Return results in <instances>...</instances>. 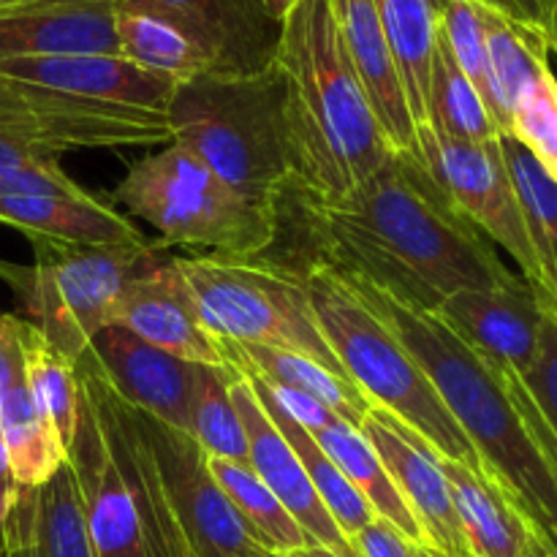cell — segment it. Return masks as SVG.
I'll return each mask as SVG.
<instances>
[{
	"label": "cell",
	"mask_w": 557,
	"mask_h": 557,
	"mask_svg": "<svg viewBox=\"0 0 557 557\" xmlns=\"http://www.w3.org/2000/svg\"><path fill=\"white\" fill-rule=\"evenodd\" d=\"M500 152H504L533 250H536L557 297V180L549 177L539 166L536 158L511 136H500Z\"/></svg>",
	"instance_id": "obj_36"
},
{
	"label": "cell",
	"mask_w": 557,
	"mask_h": 557,
	"mask_svg": "<svg viewBox=\"0 0 557 557\" xmlns=\"http://www.w3.org/2000/svg\"><path fill=\"white\" fill-rule=\"evenodd\" d=\"M232 403L237 408L239 419H243L245 438H248L250 471L286 506V511L297 520V525L302 528L310 542L321 544V547L332 549L341 557H357L351 542L343 536V531L321 504L302 462L297 460L281 430L267 417L264 406H261L259 397L253 395V389H250L248 381L237 368H232Z\"/></svg>",
	"instance_id": "obj_17"
},
{
	"label": "cell",
	"mask_w": 557,
	"mask_h": 557,
	"mask_svg": "<svg viewBox=\"0 0 557 557\" xmlns=\"http://www.w3.org/2000/svg\"><path fill=\"white\" fill-rule=\"evenodd\" d=\"M286 557H341L337 553H332V549L321 547V544H305V547L294 549V553H288Z\"/></svg>",
	"instance_id": "obj_47"
},
{
	"label": "cell",
	"mask_w": 557,
	"mask_h": 557,
	"mask_svg": "<svg viewBox=\"0 0 557 557\" xmlns=\"http://www.w3.org/2000/svg\"><path fill=\"white\" fill-rule=\"evenodd\" d=\"M335 275L411 351L522 517L557 536V468L533 428L520 375L484 362L428 310L408 308L362 277Z\"/></svg>",
	"instance_id": "obj_2"
},
{
	"label": "cell",
	"mask_w": 557,
	"mask_h": 557,
	"mask_svg": "<svg viewBox=\"0 0 557 557\" xmlns=\"http://www.w3.org/2000/svg\"><path fill=\"white\" fill-rule=\"evenodd\" d=\"M348 542H351V549L357 557H419L417 544L403 536L395 525L381 520V517H375L370 525L354 533Z\"/></svg>",
	"instance_id": "obj_41"
},
{
	"label": "cell",
	"mask_w": 557,
	"mask_h": 557,
	"mask_svg": "<svg viewBox=\"0 0 557 557\" xmlns=\"http://www.w3.org/2000/svg\"><path fill=\"white\" fill-rule=\"evenodd\" d=\"M114 201L161 234L158 250L185 245L210 256L253 259L277 243V215L239 199L180 145L141 156L114 188Z\"/></svg>",
	"instance_id": "obj_6"
},
{
	"label": "cell",
	"mask_w": 557,
	"mask_h": 557,
	"mask_svg": "<svg viewBox=\"0 0 557 557\" xmlns=\"http://www.w3.org/2000/svg\"><path fill=\"white\" fill-rule=\"evenodd\" d=\"M509 136L536 158L549 177L557 180V76L549 65L542 69L511 109Z\"/></svg>",
	"instance_id": "obj_37"
},
{
	"label": "cell",
	"mask_w": 557,
	"mask_h": 557,
	"mask_svg": "<svg viewBox=\"0 0 557 557\" xmlns=\"http://www.w3.org/2000/svg\"><path fill=\"white\" fill-rule=\"evenodd\" d=\"M114 33H117L120 54L152 74L188 82L205 71H212L205 49L177 22L145 5L117 0Z\"/></svg>",
	"instance_id": "obj_27"
},
{
	"label": "cell",
	"mask_w": 557,
	"mask_h": 557,
	"mask_svg": "<svg viewBox=\"0 0 557 557\" xmlns=\"http://www.w3.org/2000/svg\"><path fill=\"white\" fill-rule=\"evenodd\" d=\"M315 438V444L326 451L332 462L343 471V476L357 487V493L373 506L375 517L386 520L389 525H395L397 531L406 539H411L417 547H428L424 542V533L419 528L417 517L411 515L406 500L400 498L397 487L392 484L389 473H386L384 462L379 460L375 449L370 446V441L364 438L362 430L351 428L343 419H335L326 428H321L319 433H310Z\"/></svg>",
	"instance_id": "obj_28"
},
{
	"label": "cell",
	"mask_w": 557,
	"mask_h": 557,
	"mask_svg": "<svg viewBox=\"0 0 557 557\" xmlns=\"http://www.w3.org/2000/svg\"><path fill=\"white\" fill-rule=\"evenodd\" d=\"M419 158L428 166L430 177L441 185L451 205L484 234L493 245H500L522 272V281L536 292L544 308L557 310L555 288L533 250L504 152L500 136L490 141L446 139L430 131L417 128Z\"/></svg>",
	"instance_id": "obj_9"
},
{
	"label": "cell",
	"mask_w": 557,
	"mask_h": 557,
	"mask_svg": "<svg viewBox=\"0 0 557 557\" xmlns=\"http://www.w3.org/2000/svg\"><path fill=\"white\" fill-rule=\"evenodd\" d=\"M166 120L172 145L194 152L250 207L277 215L292 166L275 60L253 74L205 71L180 82Z\"/></svg>",
	"instance_id": "obj_4"
},
{
	"label": "cell",
	"mask_w": 557,
	"mask_h": 557,
	"mask_svg": "<svg viewBox=\"0 0 557 557\" xmlns=\"http://www.w3.org/2000/svg\"><path fill=\"white\" fill-rule=\"evenodd\" d=\"M85 354L131 408L190 435V400L199 364L183 362L123 326H103Z\"/></svg>",
	"instance_id": "obj_16"
},
{
	"label": "cell",
	"mask_w": 557,
	"mask_h": 557,
	"mask_svg": "<svg viewBox=\"0 0 557 557\" xmlns=\"http://www.w3.org/2000/svg\"><path fill=\"white\" fill-rule=\"evenodd\" d=\"M389 41L413 123H428L430 65L438 47L435 0H373Z\"/></svg>",
	"instance_id": "obj_29"
},
{
	"label": "cell",
	"mask_w": 557,
	"mask_h": 557,
	"mask_svg": "<svg viewBox=\"0 0 557 557\" xmlns=\"http://www.w3.org/2000/svg\"><path fill=\"white\" fill-rule=\"evenodd\" d=\"M528 397L536 408L539 422L544 424L557 462V310L544 308L542 335H539V351L531 370L522 375Z\"/></svg>",
	"instance_id": "obj_38"
},
{
	"label": "cell",
	"mask_w": 557,
	"mask_h": 557,
	"mask_svg": "<svg viewBox=\"0 0 557 557\" xmlns=\"http://www.w3.org/2000/svg\"><path fill=\"white\" fill-rule=\"evenodd\" d=\"M177 22L210 58L212 71L253 74L272 65L281 22L264 0H125Z\"/></svg>",
	"instance_id": "obj_18"
},
{
	"label": "cell",
	"mask_w": 557,
	"mask_h": 557,
	"mask_svg": "<svg viewBox=\"0 0 557 557\" xmlns=\"http://www.w3.org/2000/svg\"><path fill=\"white\" fill-rule=\"evenodd\" d=\"M221 351L226 364H232V368L259 375V379L270 381V384L305 392V395L324 403L337 419H343V422H348L357 430L362 428L364 417L373 408L368 403V397L351 381L321 368L319 362L302 357V354L281 351V348L267 346H245V343L228 341H221Z\"/></svg>",
	"instance_id": "obj_25"
},
{
	"label": "cell",
	"mask_w": 557,
	"mask_h": 557,
	"mask_svg": "<svg viewBox=\"0 0 557 557\" xmlns=\"http://www.w3.org/2000/svg\"><path fill=\"white\" fill-rule=\"evenodd\" d=\"M484 33H487L495 125L500 136H509L511 109L542 74V69L549 65V41L544 30L520 25L487 5H484Z\"/></svg>",
	"instance_id": "obj_30"
},
{
	"label": "cell",
	"mask_w": 557,
	"mask_h": 557,
	"mask_svg": "<svg viewBox=\"0 0 557 557\" xmlns=\"http://www.w3.org/2000/svg\"><path fill=\"white\" fill-rule=\"evenodd\" d=\"M90 190L69 177L60 161H38L0 177V196H82Z\"/></svg>",
	"instance_id": "obj_40"
},
{
	"label": "cell",
	"mask_w": 557,
	"mask_h": 557,
	"mask_svg": "<svg viewBox=\"0 0 557 557\" xmlns=\"http://www.w3.org/2000/svg\"><path fill=\"white\" fill-rule=\"evenodd\" d=\"M190 435L205 449L207 457L248 466V438L243 419L232 403V368L199 364L196 389L190 400Z\"/></svg>",
	"instance_id": "obj_35"
},
{
	"label": "cell",
	"mask_w": 557,
	"mask_h": 557,
	"mask_svg": "<svg viewBox=\"0 0 557 557\" xmlns=\"http://www.w3.org/2000/svg\"><path fill=\"white\" fill-rule=\"evenodd\" d=\"M525 520V531H528V557H557V536L555 533L542 531L539 525H533L528 517Z\"/></svg>",
	"instance_id": "obj_43"
},
{
	"label": "cell",
	"mask_w": 557,
	"mask_h": 557,
	"mask_svg": "<svg viewBox=\"0 0 557 557\" xmlns=\"http://www.w3.org/2000/svg\"><path fill=\"white\" fill-rule=\"evenodd\" d=\"M139 419L166 484L174 525L190 557L270 555L256 544L234 506L228 504L210 471V457L196 444L194 435L169 428L145 411H139Z\"/></svg>",
	"instance_id": "obj_11"
},
{
	"label": "cell",
	"mask_w": 557,
	"mask_h": 557,
	"mask_svg": "<svg viewBox=\"0 0 557 557\" xmlns=\"http://www.w3.org/2000/svg\"><path fill=\"white\" fill-rule=\"evenodd\" d=\"M424 125L438 136L460 141H490L500 136L487 107H484L482 96L466 79L460 65L455 63L441 33L438 47H435L433 54V65H430L428 123Z\"/></svg>",
	"instance_id": "obj_33"
},
{
	"label": "cell",
	"mask_w": 557,
	"mask_h": 557,
	"mask_svg": "<svg viewBox=\"0 0 557 557\" xmlns=\"http://www.w3.org/2000/svg\"><path fill=\"white\" fill-rule=\"evenodd\" d=\"M359 430L384 462L400 498L417 517L428 547L444 557H468L438 451L381 408H370Z\"/></svg>",
	"instance_id": "obj_13"
},
{
	"label": "cell",
	"mask_w": 557,
	"mask_h": 557,
	"mask_svg": "<svg viewBox=\"0 0 557 557\" xmlns=\"http://www.w3.org/2000/svg\"><path fill=\"white\" fill-rule=\"evenodd\" d=\"M109 326H123L150 346L190 364H226L221 341L201 324L194 297L174 259L158 256L120 294Z\"/></svg>",
	"instance_id": "obj_14"
},
{
	"label": "cell",
	"mask_w": 557,
	"mask_h": 557,
	"mask_svg": "<svg viewBox=\"0 0 557 557\" xmlns=\"http://www.w3.org/2000/svg\"><path fill=\"white\" fill-rule=\"evenodd\" d=\"M210 471L264 553L286 557L294 549L310 544V539L305 536L297 520L288 515L286 506L272 495V490L248 466L210 457Z\"/></svg>",
	"instance_id": "obj_32"
},
{
	"label": "cell",
	"mask_w": 557,
	"mask_h": 557,
	"mask_svg": "<svg viewBox=\"0 0 557 557\" xmlns=\"http://www.w3.org/2000/svg\"><path fill=\"white\" fill-rule=\"evenodd\" d=\"M277 221L302 234L310 253L343 275L362 277L408 308L433 313L457 292L520 281L495 245L457 210L422 158L392 152L341 199H315L288 185Z\"/></svg>",
	"instance_id": "obj_1"
},
{
	"label": "cell",
	"mask_w": 557,
	"mask_h": 557,
	"mask_svg": "<svg viewBox=\"0 0 557 557\" xmlns=\"http://www.w3.org/2000/svg\"><path fill=\"white\" fill-rule=\"evenodd\" d=\"M25 3H36V0H0V11H9V9H20Z\"/></svg>",
	"instance_id": "obj_49"
},
{
	"label": "cell",
	"mask_w": 557,
	"mask_h": 557,
	"mask_svg": "<svg viewBox=\"0 0 557 557\" xmlns=\"http://www.w3.org/2000/svg\"><path fill=\"white\" fill-rule=\"evenodd\" d=\"M433 315L493 368L522 379L536 359L544 305L522 277L500 288L451 294Z\"/></svg>",
	"instance_id": "obj_12"
},
{
	"label": "cell",
	"mask_w": 557,
	"mask_h": 557,
	"mask_svg": "<svg viewBox=\"0 0 557 557\" xmlns=\"http://www.w3.org/2000/svg\"><path fill=\"white\" fill-rule=\"evenodd\" d=\"M239 373L245 375V381H248V386L253 389V395L259 397L264 406L281 411L283 417L292 419V422H297L299 428H305L308 433H319L321 428H326V424L335 422L337 419L335 413L324 406V403H319L315 397L305 395V392L270 384V381L259 379V375H253V373H245V370H239Z\"/></svg>",
	"instance_id": "obj_39"
},
{
	"label": "cell",
	"mask_w": 557,
	"mask_h": 557,
	"mask_svg": "<svg viewBox=\"0 0 557 557\" xmlns=\"http://www.w3.org/2000/svg\"><path fill=\"white\" fill-rule=\"evenodd\" d=\"M174 264L201 324L218 341L302 354L346 379L315 324L305 283L294 267L264 256H174Z\"/></svg>",
	"instance_id": "obj_7"
},
{
	"label": "cell",
	"mask_w": 557,
	"mask_h": 557,
	"mask_svg": "<svg viewBox=\"0 0 557 557\" xmlns=\"http://www.w3.org/2000/svg\"><path fill=\"white\" fill-rule=\"evenodd\" d=\"M30 267L3 264L0 277L14 288L27 319L71 362L109 326L112 310L131 277L158 259V248L141 245H65L33 239Z\"/></svg>",
	"instance_id": "obj_8"
},
{
	"label": "cell",
	"mask_w": 557,
	"mask_h": 557,
	"mask_svg": "<svg viewBox=\"0 0 557 557\" xmlns=\"http://www.w3.org/2000/svg\"><path fill=\"white\" fill-rule=\"evenodd\" d=\"M419 557H444V555L435 553L433 547H419Z\"/></svg>",
	"instance_id": "obj_51"
},
{
	"label": "cell",
	"mask_w": 557,
	"mask_h": 557,
	"mask_svg": "<svg viewBox=\"0 0 557 557\" xmlns=\"http://www.w3.org/2000/svg\"><path fill=\"white\" fill-rule=\"evenodd\" d=\"M20 484H16L14 471H11L9 449H5L3 433H0V506H3V515L14 506L16 495H20Z\"/></svg>",
	"instance_id": "obj_42"
},
{
	"label": "cell",
	"mask_w": 557,
	"mask_h": 557,
	"mask_svg": "<svg viewBox=\"0 0 557 557\" xmlns=\"http://www.w3.org/2000/svg\"><path fill=\"white\" fill-rule=\"evenodd\" d=\"M0 223L65 245H141L139 228L92 194L0 196Z\"/></svg>",
	"instance_id": "obj_23"
},
{
	"label": "cell",
	"mask_w": 557,
	"mask_h": 557,
	"mask_svg": "<svg viewBox=\"0 0 557 557\" xmlns=\"http://www.w3.org/2000/svg\"><path fill=\"white\" fill-rule=\"evenodd\" d=\"M473 3H479V5H487V9L498 11V14H504V16H509V20L520 22V25H528V27H533L531 22H528L525 11L520 9V3H517V0H473ZM536 30H539V27H536Z\"/></svg>",
	"instance_id": "obj_44"
},
{
	"label": "cell",
	"mask_w": 557,
	"mask_h": 557,
	"mask_svg": "<svg viewBox=\"0 0 557 557\" xmlns=\"http://www.w3.org/2000/svg\"><path fill=\"white\" fill-rule=\"evenodd\" d=\"M264 557H277V555H264Z\"/></svg>",
	"instance_id": "obj_52"
},
{
	"label": "cell",
	"mask_w": 557,
	"mask_h": 557,
	"mask_svg": "<svg viewBox=\"0 0 557 557\" xmlns=\"http://www.w3.org/2000/svg\"><path fill=\"white\" fill-rule=\"evenodd\" d=\"M544 14H547V41H549V52L557 54V0H544Z\"/></svg>",
	"instance_id": "obj_46"
},
{
	"label": "cell",
	"mask_w": 557,
	"mask_h": 557,
	"mask_svg": "<svg viewBox=\"0 0 557 557\" xmlns=\"http://www.w3.org/2000/svg\"><path fill=\"white\" fill-rule=\"evenodd\" d=\"M294 3H297V0H264V5L270 9V14L275 16V20H283V14H286Z\"/></svg>",
	"instance_id": "obj_48"
},
{
	"label": "cell",
	"mask_w": 557,
	"mask_h": 557,
	"mask_svg": "<svg viewBox=\"0 0 557 557\" xmlns=\"http://www.w3.org/2000/svg\"><path fill=\"white\" fill-rule=\"evenodd\" d=\"M0 433H3L11 471H14L20 487H38L63 462H69V449L60 444V438L33 403L22 354L11 364L9 375L0 386Z\"/></svg>",
	"instance_id": "obj_26"
},
{
	"label": "cell",
	"mask_w": 557,
	"mask_h": 557,
	"mask_svg": "<svg viewBox=\"0 0 557 557\" xmlns=\"http://www.w3.org/2000/svg\"><path fill=\"white\" fill-rule=\"evenodd\" d=\"M0 76L47 90L69 92L117 107L150 109L166 114L180 82L152 74L123 54H63V58L3 60Z\"/></svg>",
	"instance_id": "obj_19"
},
{
	"label": "cell",
	"mask_w": 557,
	"mask_h": 557,
	"mask_svg": "<svg viewBox=\"0 0 557 557\" xmlns=\"http://www.w3.org/2000/svg\"><path fill=\"white\" fill-rule=\"evenodd\" d=\"M0 131L60 158L71 150L172 145L163 112L90 101L0 76Z\"/></svg>",
	"instance_id": "obj_10"
},
{
	"label": "cell",
	"mask_w": 557,
	"mask_h": 557,
	"mask_svg": "<svg viewBox=\"0 0 557 557\" xmlns=\"http://www.w3.org/2000/svg\"><path fill=\"white\" fill-rule=\"evenodd\" d=\"M0 555H5V515L0 506Z\"/></svg>",
	"instance_id": "obj_50"
},
{
	"label": "cell",
	"mask_w": 557,
	"mask_h": 557,
	"mask_svg": "<svg viewBox=\"0 0 557 557\" xmlns=\"http://www.w3.org/2000/svg\"><path fill=\"white\" fill-rule=\"evenodd\" d=\"M275 65L294 188L341 199L362 185L392 147L354 71L332 0H297L283 14Z\"/></svg>",
	"instance_id": "obj_3"
},
{
	"label": "cell",
	"mask_w": 557,
	"mask_h": 557,
	"mask_svg": "<svg viewBox=\"0 0 557 557\" xmlns=\"http://www.w3.org/2000/svg\"><path fill=\"white\" fill-rule=\"evenodd\" d=\"M294 270L302 277L321 335L370 406L400 419L446 460L482 468L476 449L444 406L433 381L384 321L330 267L305 261Z\"/></svg>",
	"instance_id": "obj_5"
},
{
	"label": "cell",
	"mask_w": 557,
	"mask_h": 557,
	"mask_svg": "<svg viewBox=\"0 0 557 557\" xmlns=\"http://www.w3.org/2000/svg\"><path fill=\"white\" fill-rule=\"evenodd\" d=\"M69 466L82 495L96 557H150L128 487L112 460L96 408L79 384V419L69 446Z\"/></svg>",
	"instance_id": "obj_15"
},
{
	"label": "cell",
	"mask_w": 557,
	"mask_h": 557,
	"mask_svg": "<svg viewBox=\"0 0 557 557\" xmlns=\"http://www.w3.org/2000/svg\"><path fill=\"white\" fill-rule=\"evenodd\" d=\"M20 346L25 381L33 403L47 419L60 444L69 449L79 419V375L76 364L58 351L30 321L20 319Z\"/></svg>",
	"instance_id": "obj_31"
},
{
	"label": "cell",
	"mask_w": 557,
	"mask_h": 557,
	"mask_svg": "<svg viewBox=\"0 0 557 557\" xmlns=\"http://www.w3.org/2000/svg\"><path fill=\"white\" fill-rule=\"evenodd\" d=\"M261 406H264V403H261ZM264 411L267 417L272 419V424L281 430L286 444L292 446V451L297 455V460L302 462L310 484H313V490L319 493L321 504H324V509L330 511L335 525L343 531V536L351 539L354 533H359L364 525H370V522L375 520L373 506H370L368 500L357 493V487L343 476L341 468L326 457V451L315 444L313 435H310L305 428H299L297 422L283 417V413L275 411V408L264 406Z\"/></svg>",
	"instance_id": "obj_34"
},
{
	"label": "cell",
	"mask_w": 557,
	"mask_h": 557,
	"mask_svg": "<svg viewBox=\"0 0 557 557\" xmlns=\"http://www.w3.org/2000/svg\"><path fill=\"white\" fill-rule=\"evenodd\" d=\"M468 557H528L522 511L500 482L482 468L441 457Z\"/></svg>",
	"instance_id": "obj_24"
},
{
	"label": "cell",
	"mask_w": 557,
	"mask_h": 557,
	"mask_svg": "<svg viewBox=\"0 0 557 557\" xmlns=\"http://www.w3.org/2000/svg\"><path fill=\"white\" fill-rule=\"evenodd\" d=\"M117 0H36L0 11V63L63 54H120Z\"/></svg>",
	"instance_id": "obj_20"
},
{
	"label": "cell",
	"mask_w": 557,
	"mask_h": 557,
	"mask_svg": "<svg viewBox=\"0 0 557 557\" xmlns=\"http://www.w3.org/2000/svg\"><path fill=\"white\" fill-rule=\"evenodd\" d=\"M332 11H335L346 52L368 92L386 141L395 152L419 158L417 123L408 109L406 90H403L375 3L373 0H332Z\"/></svg>",
	"instance_id": "obj_21"
},
{
	"label": "cell",
	"mask_w": 557,
	"mask_h": 557,
	"mask_svg": "<svg viewBox=\"0 0 557 557\" xmlns=\"http://www.w3.org/2000/svg\"><path fill=\"white\" fill-rule=\"evenodd\" d=\"M0 557H5V555H0Z\"/></svg>",
	"instance_id": "obj_53"
},
{
	"label": "cell",
	"mask_w": 557,
	"mask_h": 557,
	"mask_svg": "<svg viewBox=\"0 0 557 557\" xmlns=\"http://www.w3.org/2000/svg\"><path fill=\"white\" fill-rule=\"evenodd\" d=\"M5 557H96L69 462L38 487H22L5 511Z\"/></svg>",
	"instance_id": "obj_22"
},
{
	"label": "cell",
	"mask_w": 557,
	"mask_h": 557,
	"mask_svg": "<svg viewBox=\"0 0 557 557\" xmlns=\"http://www.w3.org/2000/svg\"><path fill=\"white\" fill-rule=\"evenodd\" d=\"M520 3V9L525 11L528 22H531L533 27H539V30H544V25H547V14H544V0H517ZM547 33V30H544Z\"/></svg>",
	"instance_id": "obj_45"
}]
</instances>
